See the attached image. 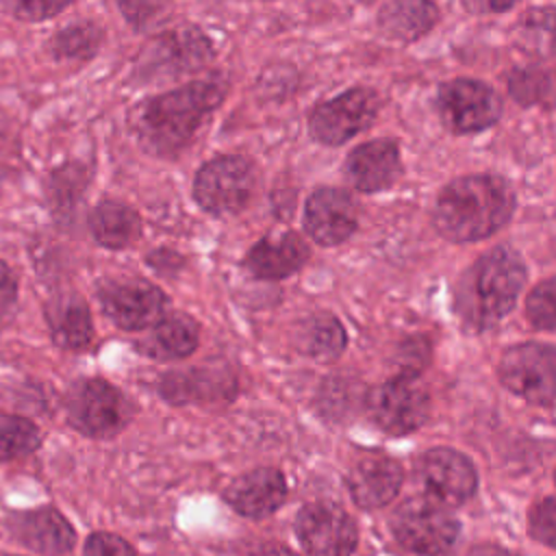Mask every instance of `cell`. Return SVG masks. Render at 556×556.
I'll list each match as a JSON object with an SVG mask.
<instances>
[{"label": "cell", "instance_id": "1", "mask_svg": "<svg viewBox=\"0 0 556 556\" xmlns=\"http://www.w3.org/2000/svg\"><path fill=\"white\" fill-rule=\"evenodd\" d=\"M515 211L510 185L493 174H471L445 185L434 204L437 230L456 243L491 237Z\"/></svg>", "mask_w": 556, "mask_h": 556}, {"label": "cell", "instance_id": "2", "mask_svg": "<svg viewBox=\"0 0 556 556\" xmlns=\"http://www.w3.org/2000/svg\"><path fill=\"white\" fill-rule=\"evenodd\" d=\"M222 100V83L193 80L141 102L132 117V126L146 150L163 156L176 154L189 143Z\"/></svg>", "mask_w": 556, "mask_h": 556}, {"label": "cell", "instance_id": "3", "mask_svg": "<svg viewBox=\"0 0 556 556\" xmlns=\"http://www.w3.org/2000/svg\"><path fill=\"white\" fill-rule=\"evenodd\" d=\"M523 285L526 265L521 256L508 245L493 248L460 276L458 315L478 330L491 328L513 311Z\"/></svg>", "mask_w": 556, "mask_h": 556}, {"label": "cell", "instance_id": "4", "mask_svg": "<svg viewBox=\"0 0 556 556\" xmlns=\"http://www.w3.org/2000/svg\"><path fill=\"white\" fill-rule=\"evenodd\" d=\"M389 528L393 539L417 556H443L460 534L458 519L447 506L428 495H415L397 504L391 513Z\"/></svg>", "mask_w": 556, "mask_h": 556}, {"label": "cell", "instance_id": "5", "mask_svg": "<svg viewBox=\"0 0 556 556\" xmlns=\"http://www.w3.org/2000/svg\"><path fill=\"white\" fill-rule=\"evenodd\" d=\"M65 413L72 428L87 437L106 439L117 434L132 415L124 393L102 378L76 382L65 397Z\"/></svg>", "mask_w": 556, "mask_h": 556}, {"label": "cell", "instance_id": "6", "mask_svg": "<svg viewBox=\"0 0 556 556\" xmlns=\"http://www.w3.org/2000/svg\"><path fill=\"white\" fill-rule=\"evenodd\" d=\"M367 413L380 430L402 437L424 426L430 413V395L413 371H402L369 391Z\"/></svg>", "mask_w": 556, "mask_h": 556}, {"label": "cell", "instance_id": "7", "mask_svg": "<svg viewBox=\"0 0 556 556\" xmlns=\"http://www.w3.org/2000/svg\"><path fill=\"white\" fill-rule=\"evenodd\" d=\"M502 384L530 404L556 400V348L547 343H519L508 348L497 365Z\"/></svg>", "mask_w": 556, "mask_h": 556}, {"label": "cell", "instance_id": "8", "mask_svg": "<svg viewBox=\"0 0 556 556\" xmlns=\"http://www.w3.org/2000/svg\"><path fill=\"white\" fill-rule=\"evenodd\" d=\"M254 191V167L243 156H217L204 163L193 180L195 202L213 215L241 211Z\"/></svg>", "mask_w": 556, "mask_h": 556}, {"label": "cell", "instance_id": "9", "mask_svg": "<svg viewBox=\"0 0 556 556\" xmlns=\"http://www.w3.org/2000/svg\"><path fill=\"white\" fill-rule=\"evenodd\" d=\"M293 532L308 556H352L358 545V528L352 515L332 502L304 504Z\"/></svg>", "mask_w": 556, "mask_h": 556}, {"label": "cell", "instance_id": "10", "mask_svg": "<svg viewBox=\"0 0 556 556\" xmlns=\"http://www.w3.org/2000/svg\"><path fill=\"white\" fill-rule=\"evenodd\" d=\"M437 111L445 128L456 135L480 132L500 119L497 93L482 80L454 78L439 87Z\"/></svg>", "mask_w": 556, "mask_h": 556}, {"label": "cell", "instance_id": "11", "mask_svg": "<svg viewBox=\"0 0 556 556\" xmlns=\"http://www.w3.org/2000/svg\"><path fill=\"white\" fill-rule=\"evenodd\" d=\"M376 115V93L365 87H354L319 102L308 117V132L319 143L339 146L367 130Z\"/></svg>", "mask_w": 556, "mask_h": 556}, {"label": "cell", "instance_id": "12", "mask_svg": "<svg viewBox=\"0 0 556 556\" xmlns=\"http://www.w3.org/2000/svg\"><path fill=\"white\" fill-rule=\"evenodd\" d=\"M415 473L428 497L443 506H460L473 497L478 473L473 463L458 450L430 447L417 458Z\"/></svg>", "mask_w": 556, "mask_h": 556}, {"label": "cell", "instance_id": "13", "mask_svg": "<svg viewBox=\"0 0 556 556\" xmlns=\"http://www.w3.org/2000/svg\"><path fill=\"white\" fill-rule=\"evenodd\" d=\"M98 300L106 317L122 330H146L154 326L167 311L165 293L139 278L109 280L100 287Z\"/></svg>", "mask_w": 556, "mask_h": 556}, {"label": "cell", "instance_id": "14", "mask_svg": "<svg viewBox=\"0 0 556 556\" xmlns=\"http://www.w3.org/2000/svg\"><path fill=\"white\" fill-rule=\"evenodd\" d=\"M211 59L208 39L195 28H176L152 39L139 56L141 78H169L193 72Z\"/></svg>", "mask_w": 556, "mask_h": 556}, {"label": "cell", "instance_id": "15", "mask_svg": "<svg viewBox=\"0 0 556 556\" xmlns=\"http://www.w3.org/2000/svg\"><path fill=\"white\" fill-rule=\"evenodd\" d=\"M7 528L17 543L43 556H63L76 543L72 523L54 506L15 510L7 517Z\"/></svg>", "mask_w": 556, "mask_h": 556}, {"label": "cell", "instance_id": "16", "mask_svg": "<svg viewBox=\"0 0 556 556\" xmlns=\"http://www.w3.org/2000/svg\"><path fill=\"white\" fill-rule=\"evenodd\" d=\"M358 226V208L350 193L321 187L313 191L304 206V228L321 245H337L352 237Z\"/></svg>", "mask_w": 556, "mask_h": 556}, {"label": "cell", "instance_id": "17", "mask_svg": "<svg viewBox=\"0 0 556 556\" xmlns=\"http://www.w3.org/2000/svg\"><path fill=\"white\" fill-rule=\"evenodd\" d=\"M226 504L248 519L274 515L287 500V480L274 467H256L237 476L224 489Z\"/></svg>", "mask_w": 556, "mask_h": 556}, {"label": "cell", "instance_id": "18", "mask_svg": "<svg viewBox=\"0 0 556 556\" xmlns=\"http://www.w3.org/2000/svg\"><path fill=\"white\" fill-rule=\"evenodd\" d=\"M402 465L384 454H369L352 465L345 484L352 502L363 510L387 506L402 489Z\"/></svg>", "mask_w": 556, "mask_h": 556}, {"label": "cell", "instance_id": "19", "mask_svg": "<svg viewBox=\"0 0 556 556\" xmlns=\"http://www.w3.org/2000/svg\"><path fill=\"white\" fill-rule=\"evenodd\" d=\"M402 172L400 150L393 139H374L356 146L345 159L348 182L363 193L391 187Z\"/></svg>", "mask_w": 556, "mask_h": 556}, {"label": "cell", "instance_id": "20", "mask_svg": "<svg viewBox=\"0 0 556 556\" xmlns=\"http://www.w3.org/2000/svg\"><path fill=\"white\" fill-rule=\"evenodd\" d=\"M308 245L295 232L263 237L245 254V269L261 280H282L295 274L308 258Z\"/></svg>", "mask_w": 556, "mask_h": 556}, {"label": "cell", "instance_id": "21", "mask_svg": "<svg viewBox=\"0 0 556 556\" xmlns=\"http://www.w3.org/2000/svg\"><path fill=\"white\" fill-rule=\"evenodd\" d=\"M198 324L185 313H165L154 326H150L137 350L150 358L178 361L198 348Z\"/></svg>", "mask_w": 556, "mask_h": 556}, {"label": "cell", "instance_id": "22", "mask_svg": "<svg viewBox=\"0 0 556 556\" xmlns=\"http://www.w3.org/2000/svg\"><path fill=\"white\" fill-rule=\"evenodd\" d=\"M52 341L63 350H85L93 341L89 306L78 295H59L46 308Z\"/></svg>", "mask_w": 556, "mask_h": 556}, {"label": "cell", "instance_id": "23", "mask_svg": "<svg viewBox=\"0 0 556 556\" xmlns=\"http://www.w3.org/2000/svg\"><path fill=\"white\" fill-rule=\"evenodd\" d=\"M89 228L93 239L111 250L128 248L141 232V222L139 215L122 202L115 200H104L100 202L91 217H89Z\"/></svg>", "mask_w": 556, "mask_h": 556}, {"label": "cell", "instance_id": "24", "mask_svg": "<svg viewBox=\"0 0 556 556\" xmlns=\"http://www.w3.org/2000/svg\"><path fill=\"white\" fill-rule=\"evenodd\" d=\"M437 22V7L419 0L387 2L378 13L382 33L397 41H413L426 35Z\"/></svg>", "mask_w": 556, "mask_h": 556}, {"label": "cell", "instance_id": "25", "mask_svg": "<svg viewBox=\"0 0 556 556\" xmlns=\"http://www.w3.org/2000/svg\"><path fill=\"white\" fill-rule=\"evenodd\" d=\"M226 387H232V378H228L226 374H219L217 369H193L163 376L159 391L172 404H187L226 395Z\"/></svg>", "mask_w": 556, "mask_h": 556}, {"label": "cell", "instance_id": "26", "mask_svg": "<svg viewBox=\"0 0 556 556\" xmlns=\"http://www.w3.org/2000/svg\"><path fill=\"white\" fill-rule=\"evenodd\" d=\"M513 39L528 56H556V7H534L526 11L513 28Z\"/></svg>", "mask_w": 556, "mask_h": 556}, {"label": "cell", "instance_id": "27", "mask_svg": "<svg viewBox=\"0 0 556 556\" xmlns=\"http://www.w3.org/2000/svg\"><path fill=\"white\" fill-rule=\"evenodd\" d=\"M510 96L523 106H556V67H523L508 78Z\"/></svg>", "mask_w": 556, "mask_h": 556}, {"label": "cell", "instance_id": "28", "mask_svg": "<svg viewBox=\"0 0 556 556\" xmlns=\"http://www.w3.org/2000/svg\"><path fill=\"white\" fill-rule=\"evenodd\" d=\"M41 443L39 428L20 415L0 413V463L33 454Z\"/></svg>", "mask_w": 556, "mask_h": 556}, {"label": "cell", "instance_id": "29", "mask_svg": "<svg viewBox=\"0 0 556 556\" xmlns=\"http://www.w3.org/2000/svg\"><path fill=\"white\" fill-rule=\"evenodd\" d=\"M85 185H87V172L80 165L67 163V165L54 169L48 176V185H46L50 206L56 213L72 211L76 206V202L80 200Z\"/></svg>", "mask_w": 556, "mask_h": 556}, {"label": "cell", "instance_id": "30", "mask_svg": "<svg viewBox=\"0 0 556 556\" xmlns=\"http://www.w3.org/2000/svg\"><path fill=\"white\" fill-rule=\"evenodd\" d=\"M100 41H102L100 28H96L93 24H76V26H70V28H63L56 35V39L52 43V50L61 59L83 61L100 48Z\"/></svg>", "mask_w": 556, "mask_h": 556}, {"label": "cell", "instance_id": "31", "mask_svg": "<svg viewBox=\"0 0 556 556\" xmlns=\"http://www.w3.org/2000/svg\"><path fill=\"white\" fill-rule=\"evenodd\" d=\"M343 348V328L330 315H319L306 326V352L315 356H332Z\"/></svg>", "mask_w": 556, "mask_h": 556}, {"label": "cell", "instance_id": "32", "mask_svg": "<svg viewBox=\"0 0 556 556\" xmlns=\"http://www.w3.org/2000/svg\"><path fill=\"white\" fill-rule=\"evenodd\" d=\"M526 315L539 330H556V276L539 282L526 302Z\"/></svg>", "mask_w": 556, "mask_h": 556}, {"label": "cell", "instance_id": "33", "mask_svg": "<svg viewBox=\"0 0 556 556\" xmlns=\"http://www.w3.org/2000/svg\"><path fill=\"white\" fill-rule=\"evenodd\" d=\"M528 534L556 549V497H543L528 510Z\"/></svg>", "mask_w": 556, "mask_h": 556}, {"label": "cell", "instance_id": "34", "mask_svg": "<svg viewBox=\"0 0 556 556\" xmlns=\"http://www.w3.org/2000/svg\"><path fill=\"white\" fill-rule=\"evenodd\" d=\"M83 556H137V552L126 539L113 532H93L85 541Z\"/></svg>", "mask_w": 556, "mask_h": 556}, {"label": "cell", "instance_id": "35", "mask_svg": "<svg viewBox=\"0 0 556 556\" xmlns=\"http://www.w3.org/2000/svg\"><path fill=\"white\" fill-rule=\"evenodd\" d=\"M63 9H67V2H15L11 4V11L22 17V20H46L52 17L56 13H61Z\"/></svg>", "mask_w": 556, "mask_h": 556}, {"label": "cell", "instance_id": "36", "mask_svg": "<svg viewBox=\"0 0 556 556\" xmlns=\"http://www.w3.org/2000/svg\"><path fill=\"white\" fill-rule=\"evenodd\" d=\"M17 300V282L7 263L0 261V324L11 315Z\"/></svg>", "mask_w": 556, "mask_h": 556}, {"label": "cell", "instance_id": "37", "mask_svg": "<svg viewBox=\"0 0 556 556\" xmlns=\"http://www.w3.org/2000/svg\"><path fill=\"white\" fill-rule=\"evenodd\" d=\"M465 9L467 11H473V13H500V11H508L513 9L510 2H465Z\"/></svg>", "mask_w": 556, "mask_h": 556}, {"label": "cell", "instance_id": "38", "mask_svg": "<svg viewBox=\"0 0 556 556\" xmlns=\"http://www.w3.org/2000/svg\"><path fill=\"white\" fill-rule=\"evenodd\" d=\"M252 556H300V554L280 543H265L258 549H254Z\"/></svg>", "mask_w": 556, "mask_h": 556}, {"label": "cell", "instance_id": "39", "mask_svg": "<svg viewBox=\"0 0 556 556\" xmlns=\"http://www.w3.org/2000/svg\"><path fill=\"white\" fill-rule=\"evenodd\" d=\"M469 556H515V554H510V552H506L497 545L495 547L493 545H480V547H473Z\"/></svg>", "mask_w": 556, "mask_h": 556}, {"label": "cell", "instance_id": "40", "mask_svg": "<svg viewBox=\"0 0 556 556\" xmlns=\"http://www.w3.org/2000/svg\"><path fill=\"white\" fill-rule=\"evenodd\" d=\"M2 556H15V554H2Z\"/></svg>", "mask_w": 556, "mask_h": 556}, {"label": "cell", "instance_id": "41", "mask_svg": "<svg viewBox=\"0 0 556 556\" xmlns=\"http://www.w3.org/2000/svg\"><path fill=\"white\" fill-rule=\"evenodd\" d=\"M554 482H556V473H554Z\"/></svg>", "mask_w": 556, "mask_h": 556}]
</instances>
